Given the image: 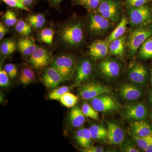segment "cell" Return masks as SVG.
<instances>
[{"label": "cell", "instance_id": "49", "mask_svg": "<svg viewBox=\"0 0 152 152\" xmlns=\"http://www.w3.org/2000/svg\"><path fill=\"white\" fill-rule=\"evenodd\" d=\"M151 80L152 82V74H151Z\"/></svg>", "mask_w": 152, "mask_h": 152}, {"label": "cell", "instance_id": "38", "mask_svg": "<svg viewBox=\"0 0 152 152\" xmlns=\"http://www.w3.org/2000/svg\"><path fill=\"white\" fill-rule=\"evenodd\" d=\"M83 144L82 147L85 148L91 147L92 137L89 129H83Z\"/></svg>", "mask_w": 152, "mask_h": 152}, {"label": "cell", "instance_id": "50", "mask_svg": "<svg viewBox=\"0 0 152 152\" xmlns=\"http://www.w3.org/2000/svg\"><path fill=\"white\" fill-rule=\"evenodd\" d=\"M34 1H36V0H34Z\"/></svg>", "mask_w": 152, "mask_h": 152}, {"label": "cell", "instance_id": "30", "mask_svg": "<svg viewBox=\"0 0 152 152\" xmlns=\"http://www.w3.org/2000/svg\"><path fill=\"white\" fill-rule=\"evenodd\" d=\"M78 100V97L69 92H68L60 98L59 101L66 107L71 108L75 107Z\"/></svg>", "mask_w": 152, "mask_h": 152}, {"label": "cell", "instance_id": "33", "mask_svg": "<svg viewBox=\"0 0 152 152\" xmlns=\"http://www.w3.org/2000/svg\"><path fill=\"white\" fill-rule=\"evenodd\" d=\"M72 86H64L57 88L55 89L50 93L49 95V98L50 99L55 100H59L60 98L64 94L69 91L72 89Z\"/></svg>", "mask_w": 152, "mask_h": 152}, {"label": "cell", "instance_id": "27", "mask_svg": "<svg viewBox=\"0 0 152 152\" xmlns=\"http://www.w3.org/2000/svg\"><path fill=\"white\" fill-rule=\"evenodd\" d=\"M76 5L82 6L89 12H96L103 0H72Z\"/></svg>", "mask_w": 152, "mask_h": 152}, {"label": "cell", "instance_id": "32", "mask_svg": "<svg viewBox=\"0 0 152 152\" xmlns=\"http://www.w3.org/2000/svg\"><path fill=\"white\" fill-rule=\"evenodd\" d=\"M18 20L13 11L8 10L3 16L2 23L8 27L15 26Z\"/></svg>", "mask_w": 152, "mask_h": 152}, {"label": "cell", "instance_id": "42", "mask_svg": "<svg viewBox=\"0 0 152 152\" xmlns=\"http://www.w3.org/2000/svg\"><path fill=\"white\" fill-rule=\"evenodd\" d=\"M10 32L8 27L3 23L1 22L0 23V40H2L4 37L7 33Z\"/></svg>", "mask_w": 152, "mask_h": 152}, {"label": "cell", "instance_id": "47", "mask_svg": "<svg viewBox=\"0 0 152 152\" xmlns=\"http://www.w3.org/2000/svg\"><path fill=\"white\" fill-rule=\"evenodd\" d=\"M145 151L146 152H152V143L150 144L148 147L145 150Z\"/></svg>", "mask_w": 152, "mask_h": 152}, {"label": "cell", "instance_id": "5", "mask_svg": "<svg viewBox=\"0 0 152 152\" xmlns=\"http://www.w3.org/2000/svg\"><path fill=\"white\" fill-rule=\"evenodd\" d=\"M120 8L119 3L116 0H103L96 11L112 23L115 24L120 20Z\"/></svg>", "mask_w": 152, "mask_h": 152}, {"label": "cell", "instance_id": "19", "mask_svg": "<svg viewBox=\"0 0 152 152\" xmlns=\"http://www.w3.org/2000/svg\"><path fill=\"white\" fill-rule=\"evenodd\" d=\"M121 97L126 101H134L140 97L141 91L139 88L132 85L126 84L123 85L119 90Z\"/></svg>", "mask_w": 152, "mask_h": 152}, {"label": "cell", "instance_id": "18", "mask_svg": "<svg viewBox=\"0 0 152 152\" xmlns=\"http://www.w3.org/2000/svg\"><path fill=\"white\" fill-rule=\"evenodd\" d=\"M147 77V72L145 68L140 63L135 64L129 73V77L131 80L140 84L145 82Z\"/></svg>", "mask_w": 152, "mask_h": 152}, {"label": "cell", "instance_id": "48", "mask_svg": "<svg viewBox=\"0 0 152 152\" xmlns=\"http://www.w3.org/2000/svg\"><path fill=\"white\" fill-rule=\"evenodd\" d=\"M150 99H151V102L152 103V92L151 93V96H150Z\"/></svg>", "mask_w": 152, "mask_h": 152}, {"label": "cell", "instance_id": "8", "mask_svg": "<svg viewBox=\"0 0 152 152\" xmlns=\"http://www.w3.org/2000/svg\"><path fill=\"white\" fill-rule=\"evenodd\" d=\"M51 52L43 47H38L34 53L29 58V63L32 67L40 69L45 67L53 61Z\"/></svg>", "mask_w": 152, "mask_h": 152}, {"label": "cell", "instance_id": "14", "mask_svg": "<svg viewBox=\"0 0 152 152\" xmlns=\"http://www.w3.org/2000/svg\"><path fill=\"white\" fill-rule=\"evenodd\" d=\"M101 73L110 78L116 77L120 74L121 67L119 63L115 60L107 59L102 61L99 64Z\"/></svg>", "mask_w": 152, "mask_h": 152}, {"label": "cell", "instance_id": "22", "mask_svg": "<svg viewBox=\"0 0 152 152\" xmlns=\"http://www.w3.org/2000/svg\"><path fill=\"white\" fill-rule=\"evenodd\" d=\"M56 30L53 26L46 27L38 32L37 40L40 42L47 44L50 46L53 45V40Z\"/></svg>", "mask_w": 152, "mask_h": 152}, {"label": "cell", "instance_id": "28", "mask_svg": "<svg viewBox=\"0 0 152 152\" xmlns=\"http://www.w3.org/2000/svg\"><path fill=\"white\" fill-rule=\"evenodd\" d=\"M139 55L144 59L152 58V37L149 38L140 47Z\"/></svg>", "mask_w": 152, "mask_h": 152}, {"label": "cell", "instance_id": "11", "mask_svg": "<svg viewBox=\"0 0 152 152\" xmlns=\"http://www.w3.org/2000/svg\"><path fill=\"white\" fill-rule=\"evenodd\" d=\"M42 80L44 84L48 88H56L63 82L65 81L61 75L51 66L44 71Z\"/></svg>", "mask_w": 152, "mask_h": 152}, {"label": "cell", "instance_id": "13", "mask_svg": "<svg viewBox=\"0 0 152 152\" xmlns=\"http://www.w3.org/2000/svg\"><path fill=\"white\" fill-rule=\"evenodd\" d=\"M125 115L129 119L140 121L146 118L147 109L144 104L142 103L131 104L126 106Z\"/></svg>", "mask_w": 152, "mask_h": 152}, {"label": "cell", "instance_id": "23", "mask_svg": "<svg viewBox=\"0 0 152 152\" xmlns=\"http://www.w3.org/2000/svg\"><path fill=\"white\" fill-rule=\"evenodd\" d=\"M125 36L114 40L110 43L109 48L110 54L115 56L122 58L125 54Z\"/></svg>", "mask_w": 152, "mask_h": 152}, {"label": "cell", "instance_id": "37", "mask_svg": "<svg viewBox=\"0 0 152 152\" xmlns=\"http://www.w3.org/2000/svg\"><path fill=\"white\" fill-rule=\"evenodd\" d=\"M4 69L7 72L10 78L13 79L16 77L18 69L15 65L12 64H7L5 66Z\"/></svg>", "mask_w": 152, "mask_h": 152}, {"label": "cell", "instance_id": "24", "mask_svg": "<svg viewBox=\"0 0 152 152\" xmlns=\"http://www.w3.org/2000/svg\"><path fill=\"white\" fill-rule=\"evenodd\" d=\"M85 117L82 109L78 106H75L70 113L69 116L70 123L74 127H80L84 124Z\"/></svg>", "mask_w": 152, "mask_h": 152}, {"label": "cell", "instance_id": "2", "mask_svg": "<svg viewBox=\"0 0 152 152\" xmlns=\"http://www.w3.org/2000/svg\"><path fill=\"white\" fill-rule=\"evenodd\" d=\"M50 65L55 68L66 81L70 80L73 76L77 63L73 54L64 53L53 58Z\"/></svg>", "mask_w": 152, "mask_h": 152}, {"label": "cell", "instance_id": "17", "mask_svg": "<svg viewBox=\"0 0 152 152\" xmlns=\"http://www.w3.org/2000/svg\"><path fill=\"white\" fill-rule=\"evenodd\" d=\"M38 47L32 38H21L18 41V50L23 56L29 57L34 53Z\"/></svg>", "mask_w": 152, "mask_h": 152}, {"label": "cell", "instance_id": "46", "mask_svg": "<svg viewBox=\"0 0 152 152\" xmlns=\"http://www.w3.org/2000/svg\"><path fill=\"white\" fill-rule=\"evenodd\" d=\"M20 1L25 6L29 9L30 7L32 5L34 0H20Z\"/></svg>", "mask_w": 152, "mask_h": 152}, {"label": "cell", "instance_id": "35", "mask_svg": "<svg viewBox=\"0 0 152 152\" xmlns=\"http://www.w3.org/2000/svg\"><path fill=\"white\" fill-rule=\"evenodd\" d=\"M134 137L139 148L144 151L152 143V134L142 137L134 135Z\"/></svg>", "mask_w": 152, "mask_h": 152}, {"label": "cell", "instance_id": "15", "mask_svg": "<svg viewBox=\"0 0 152 152\" xmlns=\"http://www.w3.org/2000/svg\"><path fill=\"white\" fill-rule=\"evenodd\" d=\"M46 12L28 14L26 18V21L34 31H39L46 27L48 23Z\"/></svg>", "mask_w": 152, "mask_h": 152}, {"label": "cell", "instance_id": "26", "mask_svg": "<svg viewBox=\"0 0 152 152\" xmlns=\"http://www.w3.org/2000/svg\"><path fill=\"white\" fill-rule=\"evenodd\" d=\"M15 29L16 32L22 38L29 37L33 30L27 22L23 20H18L15 25Z\"/></svg>", "mask_w": 152, "mask_h": 152}, {"label": "cell", "instance_id": "20", "mask_svg": "<svg viewBox=\"0 0 152 152\" xmlns=\"http://www.w3.org/2000/svg\"><path fill=\"white\" fill-rule=\"evenodd\" d=\"M17 50H18V41L13 38L4 39L1 42V55L4 58L12 56Z\"/></svg>", "mask_w": 152, "mask_h": 152}, {"label": "cell", "instance_id": "44", "mask_svg": "<svg viewBox=\"0 0 152 152\" xmlns=\"http://www.w3.org/2000/svg\"><path fill=\"white\" fill-rule=\"evenodd\" d=\"M76 139L79 145L83 146V129L79 130L76 134Z\"/></svg>", "mask_w": 152, "mask_h": 152}, {"label": "cell", "instance_id": "21", "mask_svg": "<svg viewBox=\"0 0 152 152\" xmlns=\"http://www.w3.org/2000/svg\"><path fill=\"white\" fill-rule=\"evenodd\" d=\"M132 130L134 135L137 137H145L152 134L151 126L143 120L137 121L132 124Z\"/></svg>", "mask_w": 152, "mask_h": 152}, {"label": "cell", "instance_id": "12", "mask_svg": "<svg viewBox=\"0 0 152 152\" xmlns=\"http://www.w3.org/2000/svg\"><path fill=\"white\" fill-rule=\"evenodd\" d=\"M110 43L107 41L96 40L89 46V52L93 59L97 60L102 58L108 54Z\"/></svg>", "mask_w": 152, "mask_h": 152}, {"label": "cell", "instance_id": "1", "mask_svg": "<svg viewBox=\"0 0 152 152\" xmlns=\"http://www.w3.org/2000/svg\"><path fill=\"white\" fill-rule=\"evenodd\" d=\"M55 36L57 45L62 48H78L84 43L83 23L76 17H71L59 24Z\"/></svg>", "mask_w": 152, "mask_h": 152}, {"label": "cell", "instance_id": "9", "mask_svg": "<svg viewBox=\"0 0 152 152\" xmlns=\"http://www.w3.org/2000/svg\"><path fill=\"white\" fill-rule=\"evenodd\" d=\"M92 106L98 112H106L118 110L119 105L113 98L102 95L91 100Z\"/></svg>", "mask_w": 152, "mask_h": 152}, {"label": "cell", "instance_id": "41", "mask_svg": "<svg viewBox=\"0 0 152 152\" xmlns=\"http://www.w3.org/2000/svg\"><path fill=\"white\" fill-rule=\"evenodd\" d=\"M46 1L48 3L50 8L56 10L59 12H61L60 4L63 0H46Z\"/></svg>", "mask_w": 152, "mask_h": 152}, {"label": "cell", "instance_id": "34", "mask_svg": "<svg viewBox=\"0 0 152 152\" xmlns=\"http://www.w3.org/2000/svg\"><path fill=\"white\" fill-rule=\"evenodd\" d=\"M81 109L85 116L96 120L99 119L98 112L92 106L90 105L89 104H83L82 106Z\"/></svg>", "mask_w": 152, "mask_h": 152}, {"label": "cell", "instance_id": "39", "mask_svg": "<svg viewBox=\"0 0 152 152\" xmlns=\"http://www.w3.org/2000/svg\"><path fill=\"white\" fill-rule=\"evenodd\" d=\"M9 76L4 69L1 68L0 70V86L1 87L7 86L10 84Z\"/></svg>", "mask_w": 152, "mask_h": 152}, {"label": "cell", "instance_id": "36", "mask_svg": "<svg viewBox=\"0 0 152 152\" xmlns=\"http://www.w3.org/2000/svg\"><path fill=\"white\" fill-rule=\"evenodd\" d=\"M7 5L10 7L14 8L20 9V10H23L31 12V11L25 6L21 1L20 0H1Z\"/></svg>", "mask_w": 152, "mask_h": 152}, {"label": "cell", "instance_id": "6", "mask_svg": "<svg viewBox=\"0 0 152 152\" xmlns=\"http://www.w3.org/2000/svg\"><path fill=\"white\" fill-rule=\"evenodd\" d=\"M128 16L129 23L133 27L145 26L151 23V13L147 6L130 7L128 11Z\"/></svg>", "mask_w": 152, "mask_h": 152}, {"label": "cell", "instance_id": "16", "mask_svg": "<svg viewBox=\"0 0 152 152\" xmlns=\"http://www.w3.org/2000/svg\"><path fill=\"white\" fill-rule=\"evenodd\" d=\"M107 137L112 144L118 145L124 140V131L117 124L114 122L108 123Z\"/></svg>", "mask_w": 152, "mask_h": 152}, {"label": "cell", "instance_id": "4", "mask_svg": "<svg viewBox=\"0 0 152 152\" xmlns=\"http://www.w3.org/2000/svg\"><path fill=\"white\" fill-rule=\"evenodd\" d=\"M152 35V28L145 26L138 27L132 31L128 37L127 43L131 56H134L138 49Z\"/></svg>", "mask_w": 152, "mask_h": 152}, {"label": "cell", "instance_id": "3", "mask_svg": "<svg viewBox=\"0 0 152 152\" xmlns=\"http://www.w3.org/2000/svg\"><path fill=\"white\" fill-rule=\"evenodd\" d=\"M111 22L96 12H90L87 17L86 29L91 36L102 35L111 28Z\"/></svg>", "mask_w": 152, "mask_h": 152}, {"label": "cell", "instance_id": "25", "mask_svg": "<svg viewBox=\"0 0 152 152\" xmlns=\"http://www.w3.org/2000/svg\"><path fill=\"white\" fill-rule=\"evenodd\" d=\"M128 23V21L126 17L124 16L121 20V22L118 24V26L111 33L108 38L107 41L109 43H111L114 40L121 37L124 36L126 32L127 29V26Z\"/></svg>", "mask_w": 152, "mask_h": 152}, {"label": "cell", "instance_id": "43", "mask_svg": "<svg viewBox=\"0 0 152 152\" xmlns=\"http://www.w3.org/2000/svg\"><path fill=\"white\" fill-rule=\"evenodd\" d=\"M83 151L85 152H103L104 151V150L101 147L91 146L85 148V149L83 150Z\"/></svg>", "mask_w": 152, "mask_h": 152}, {"label": "cell", "instance_id": "7", "mask_svg": "<svg viewBox=\"0 0 152 152\" xmlns=\"http://www.w3.org/2000/svg\"><path fill=\"white\" fill-rule=\"evenodd\" d=\"M111 91L110 88L107 86L91 82L80 87L79 94L83 99L92 100L101 95L110 94Z\"/></svg>", "mask_w": 152, "mask_h": 152}, {"label": "cell", "instance_id": "29", "mask_svg": "<svg viewBox=\"0 0 152 152\" xmlns=\"http://www.w3.org/2000/svg\"><path fill=\"white\" fill-rule=\"evenodd\" d=\"M89 130L92 137L95 140H103L107 137V130L101 125H93Z\"/></svg>", "mask_w": 152, "mask_h": 152}, {"label": "cell", "instance_id": "10", "mask_svg": "<svg viewBox=\"0 0 152 152\" xmlns=\"http://www.w3.org/2000/svg\"><path fill=\"white\" fill-rule=\"evenodd\" d=\"M93 66L89 59L84 58L77 64L75 72V85H80L92 75Z\"/></svg>", "mask_w": 152, "mask_h": 152}, {"label": "cell", "instance_id": "45", "mask_svg": "<svg viewBox=\"0 0 152 152\" xmlns=\"http://www.w3.org/2000/svg\"><path fill=\"white\" fill-rule=\"evenodd\" d=\"M124 151L127 152H138V150L136 149L132 145H129L126 146L125 147Z\"/></svg>", "mask_w": 152, "mask_h": 152}, {"label": "cell", "instance_id": "31", "mask_svg": "<svg viewBox=\"0 0 152 152\" xmlns=\"http://www.w3.org/2000/svg\"><path fill=\"white\" fill-rule=\"evenodd\" d=\"M35 78V74L31 68L26 67L22 70L20 74V80L21 83L27 85L32 82Z\"/></svg>", "mask_w": 152, "mask_h": 152}, {"label": "cell", "instance_id": "40", "mask_svg": "<svg viewBox=\"0 0 152 152\" xmlns=\"http://www.w3.org/2000/svg\"><path fill=\"white\" fill-rule=\"evenodd\" d=\"M149 0H126L127 4L130 7H138L144 6Z\"/></svg>", "mask_w": 152, "mask_h": 152}]
</instances>
